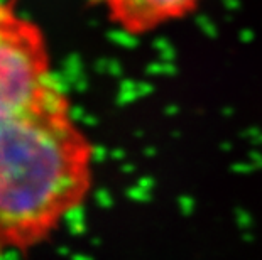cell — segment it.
Segmentation results:
<instances>
[{"instance_id":"2","label":"cell","mask_w":262,"mask_h":260,"mask_svg":"<svg viewBox=\"0 0 262 260\" xmlns=\"http://www.w3.org/2000/svg\"><path fill=\"white\" fill-rule=\"evenodd\" d=\"M63 85L41 27L0 0V122L34 107Z\"/></svg>"},{"instance_id":"3","label":"cell","mask_w":262,"mask_h":260,"mask_svg":"<svg viewBox=\"0 0 262 260\" xmlns=\"http://www.w3.org/2000/svg\"><path fill=\"white\" fill-rule=\"evenodd\" d=\"M108 22L120 32L142 37L188 19L205 0H98Z\"/></svg>"},{"instance_id":"1","label":"cell","mask_w":262,"mask_h":260,"mask_svg":"<svg viewBox=\"0 0 262 260\" xmlns=\"http://www.w3.org/2000/svg\"><path fill=\"white\" fill-rule=\"evenodd\" d=\"M97 151L61 86L0 122V253L46 242L90 198Z\"/></svg>"}]
</instances>
